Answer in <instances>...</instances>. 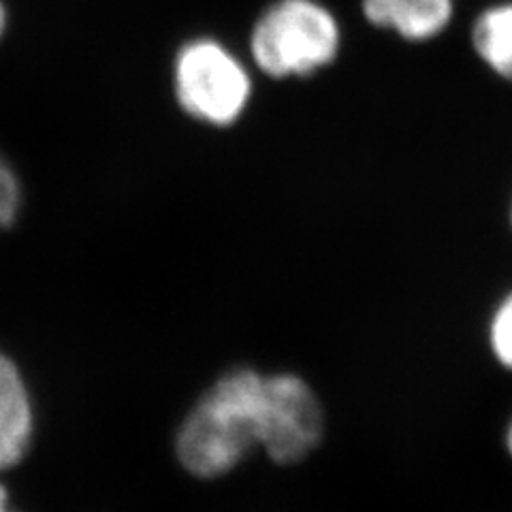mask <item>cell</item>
Here are the masks:
<instances>
[{"label":"cell","mask_w":512,"mask_h":512,"mask_svg":"<svg viewBox=\"0 0 512 512\" xmlns=\"http://www.w3.org/2000/svg\"><path fill=\"white\" fill-rule=\"evenodd\" d=\"M506 448H508V453L512 457V421H510V425L506 429Z\"/></svg>","instance_id":"30bf717a"},{"label":"cell","mask_w":512,"mask_h":512,"mask_svg":"<svg viewBox=\"0 0 512 512\" xmlns=\"http://www.w3.org/2000/svg\"><path fill=\"white\" fill-rule=\"evenodd\" d=\"M489 346L498 363L512 372V291L493 310L489 320Z\"/></svg>","instance_id":"52a82bcc"},{"label":"cell","mask_w":512,"mask_h":512,"mask_svg":"<svg viewBox=\"0 0 512 512\" xmlns=\"http://www.w3.org/2000/svg\"><path fill=\"white\" fill-rule=\"evenodd\" d=\"M5 22H7L5 7H3V3H0V35H3V30H5Z\"/></svg>","instance_id":"8fae6325"},{"label":"cell","mask_w":512,"mask_h":512,"mask_svg":"<svg viewBox=\"0 0 512 512\" xmlns=\"http://www.w3.org/2000/svg\"><path fill=\"white\" fill-rule=\"evenodd\" d=\"M367 20L410 41L440 35L451 22L453 0H363Z\"/></svg>","instance_id":"5b68a950"},{"label":"cell","mask_w":512,"mask_h":512,"mask_svg":"<svg viewBox=\"0 0 512 512\" xmlns=\"http://www.w3.org/2000/svg\"><path fill=\"white\" fill-rule=\"evenodd\" d=\"M35 434L26 382L5 352H0V472L11 470L26 457Z\"/></svg>","instance_id":"277c9868"},{"label":"cell","mask_w":512,"mask_h":512,"mask_svg":"<svg viewBox=\"0 0 512 512\" xmlns=\"http://www.w3.org/2000/svg\"><path fill=\"white\" fill-rule=\"evenodd\" d=\"M20 205V188L11 169L0 160V231L15 220Z\"/></svg>","instance_id":"ba28073f"},{"label":"cell","mask_w":512,"mask_h":512,"mask_svg":"<svg viewBox=\"0 0 512 512\" xmlns=\"http://www.w3.org/2000/svg\"><path fill=\"white\" fill-rule=\"evenodd\" d=\"M0 512H15L9 508V491L0 483Z\"/></svg>","instance_id":"9c48e42d"},{"label":"cell","mask_w":512,"mask_h":512,"mask_svg":"<svg viewBox=\"0 0 512 512\" xmlns=\"http://www.w3.org/2000/svg\"><path fill=\"white\" fill-rule=\"evenodd\" d=\"M323 431V406L306 380L242 367L220 376L192 406L175 436V453L190 474L216 478L237 468L254 446L280 466L299 463Z\"/></svg>","instance_id":"6da1fadb"},{"label":"cell","mask_w":512,"mask_h":512,"mask_svg":"<svg viewBox=\"0 0 512 512\" xmlns=\"http://www.w3.org/2000/svg\"><path fill=\"white\" fill-rule=\"evenodd\" d=\"M474 47L489 67L512 79V3L485 11L474 24Z\"/></svg>","instance_id":"8992f818"},{"label":"cell","mask_w":512,"mask_h":512,"mask_svg":"<svg viewBox=\"0 0 512 512\" xmlns=\"http://www.w3.org/2000/svg\"><path fill=\"white\" fill-rule=\"evenodd\" d=\"M338 47V24L312 0H282L263 15L252 35L254 60L274 77L308 75L331 62Z\"/></svg>","instance_id":"7a4b0ae2"},{"label":"cell","mask_w":512,"mask_h":512,"mask_svg":"<svg viewBox=\"0 0 512 512\" xmlns=\"http://www.w3.org/2000/svg\"><path fill=\"white\" fill-rule=\"evenodd\" d=\"M175 82L188 114L212 124L233 122L250 94V79L242 64L212 41L184 47L175 67Z\"/></svg>","instance_id":"3957f363"}]
</instances>
